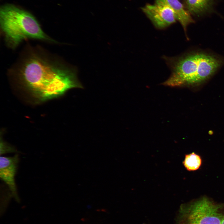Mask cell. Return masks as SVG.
Listing matches in <instances>:
<instances>
[{
    "mask_svg": "<svg viewBox=\"0 0 224 224\" xmlns=\"http://www.w3.org/2000/svg\"><path fill=\"white\" fill-rule=\"evenodd\" d=\"M9 72L40 101L60 96L72 88H83L76 68L40 47H27Z\"/></svg>",
    "mask_w": 224,
    "mask_h": 224,
    "instance_id": "cell-1",
    "label": "cell"
},
{
    "mask_svg": "<svg viewBox=\"0 0 224 224\" xmlns=\"http://www.w3.org/2000/svg\"><path fill=\"white\" fill-rule=\"evenodd\" d=\"M164 58L171 74L163 84L171 86L202 83L212 77L224 62L221 57L203 51Z\"/></svg>",
    "mask_w": 224,
    "mask_h": 224,
    "instance_id": "cell-2",
    "label": "cell"
},
{
    "mask_svg": "<svg viewBox=\"0 0 224 224\" xmlns=\"http://www.w3.org/2000/svg\"><path fill=\"white\" fill-rule=\"evenodd\" d=\"M0 23L5 41L12 49L28 39L56 43L43 31L33 15L15 5L7 4L1 7Z\"/></svg>",
    "mask_w": 224,
    "mask_h": 224,
    "instance_id": "cell-3",
    "label": "cell"
},
{
    "mask_svg": "<svg viewBox=\"0 0 224 224\" xmlns=\"http://www.w3.org/2000/svg\"><path fill=\"white\" fill-rule=\"evenodd\" d=\"M224 204L203 196L191 203L186 209L188 224H222Z\"/></svg>",
    "mask_w": 224,
    "mask_h": 224,
    "instance_id": "cell-4",
    "label": "cell"
},
{
    "mask_svg": "<svg viewBox=\"0 0 224 224\" xmlns=\"http://www.w3.org/2000/svg\"><path fill=\"white\" fill-rule=\"evenodd\" d=\"M141 9L157 28H165L176 22L173 11L166 6L155 3L147 4Z\"/></svg>",
    "mask_w": 224,
    "mask_h": 224,
    "instance_id": "cell-5",
    "label": "cell"
},
{
    "mask_svg": "<svg viewBox=\"0 0 224 224\" xmlns=\"http://www.w3.org/2000/svg\"><path fill=\"white\" fill-rule=\"evenodd\" d=\"M19 156L17 153L12 156H1L0 158V177L7 186L12 195L18 200V196L15 183Z\"/></svg>",
    "mask_w": 224,
    "mask_h": 224,
    "instance_id": "cell-6",
    "label": "cell"
},
{
    "mask_svg": "<svg viewBox=\"0 0 224 224\" xmlns=\"http://www.w3.org/2000/svg\"><path fill=\"white\" fill-rule=\"evenodd\" d=\"M155 3L166 6L173 11L176 20L179 22L186 33L187 26L194 22L190 14L179 0H156Z\"/></svg>",
    "mask_w": 224,
    "mask_h": 224,
    "instance_id": "cell-7",
    "label": "cell"
},
{
    "mask_svg": "<svg viewBox=\"0 0 224 224\" xmlns=\"http://www.w3.org/2000/svg\"><path fill=\"white\" fill-rule=\"evenodd\" d=\"M190 14L202 15L211 10L214 0H184Z\"/></svg>",
    "mask_w": 224,
    "mask_h": 224,
    "instance_id": "cell-8",
    "label": "cell"
},
{
    "mask_svg": "<svg viewBox=\"0 0 224 224\" xmlns=\"http://www.w3.org/2000/svg\"><path fill=\"white\" fill-rule=\"evenodd\" d=\"M202 162V159L200 156L193 152L185 155L183 164L187 170L191 171H194L199 169Z\"/></svg>",
    "mask_w": 224,
    "mask_h": 224,
    "instance_id": "cell-9",
    "label": "cell"
},
{
    "mask_svg": "<svg viewBox=\"0 0 224 224\" xmlns=\"http://www.w3.org/2000/svg\"><path fill=\"white\" fill-rule=\"evenodd\" d=\"M17 150L14 147L4 141L1 138L0 154L1 155L7 153H18Z\"/></svg>",
    "mask_w": 224,
    "mask_h": 224,
    "instance_id": "cell-10",
    "label": "cell"
},
{
    "mask_svg": "<svg viewBox=\"0 0 224 224\" xmlns=\"http://www.w3.org/2000/svg\"><path fill=\"white\" fill-rule=\"evenodd\" d=\"M222 224H224V218H223V220H222Z\"/></svg>",
    "mask_w": 224,
    "mask_h": 224,
    "instance_id": "cell-11",
    "label": "cell"
}]
</instances>
